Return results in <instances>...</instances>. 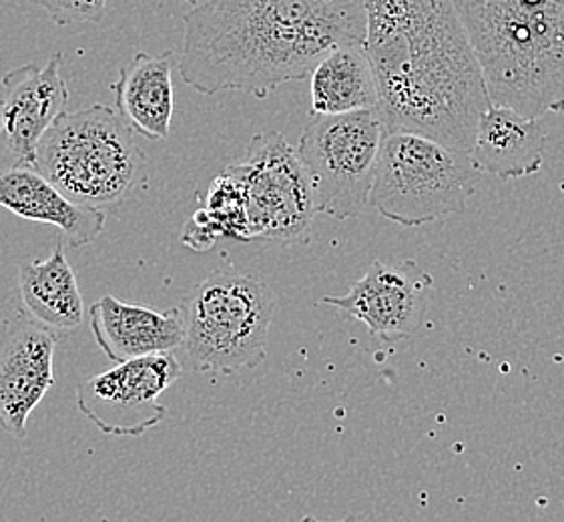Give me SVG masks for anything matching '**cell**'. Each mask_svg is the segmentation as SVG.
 Instances as JSON below:
<instances>
[{
    "label": "cell",
    "instance_id": "1",
    "mask_svg": "<svg viewBox=\"0 0 564 522\" xmlns=\"http://www.w3.org/2000/svg\"><path fill=\"white\" fill-rule=\"evenodd\" d=\"M364 46L386 133L473 149L492 102L454 0H366Z\"/></svg>",
    "mask_w": 564,
    "mask_h": 522
},
{
    "label": "cell",
    "instance_id": "2",
    "mask_svg": "<svg viewBox=\"0 0 564 522\" xmlns=\"http://www.w3.org/2000/svg\"><path fill=\"white\" fill-rule=\"evenodd\" d=\"M183 23L181 79L202 95L265 99L312 77L332 51L364 43L366 0H197Z\"/></svg>",
    "mask_w": 564,
    "mask_h": 522
},
{
    "label": "cell",
    "instance_id": "3",
    "mask_svg": "<svg viewBox=\"0 0 564 522\" xmlns=\"http://www.w3.org/2000/svg\"><path fill=\"white\" fill-rule=\"evenodd\" d=\"M490 102L531 119L564 111V0H454Z\"/></svg>",
    "mask_w": 564,
    "mask_h": 522
},
{
    "label": "cell",
    "instance_id": "4",
    "mask_svg": "<svg viewBox=\"0 0 564 522\" xmlns=\"http://www.w3.org/2000/svg\"><path fill=\"white\" fill-rule=\"evenodd\" d=\"M33 165L73 202L97 209L121 204L148 182L135 129L101 102L61 115L34 151Z\"/></svg>",
    "mask_w": 564,
    "mask_h": 522
},
{
    "label": "cell",
    "instance_id": "5",
    "mask_svg": "<svg viewBox=\"0 0 564 522\" xmlns=\"http://www.w3.org/2000/svg\"><path fill=\"white\" fill-rule=\"evenodd\" d=\"M181 363L202 374H236L268 356L275 302L251 273L215 272L185 295Z\"/></svg>",
    "mask_w": 564,
    "mask_h": 522
},
{
    "label": "cell",
    "instance_id": "6",
    "mask_svg": "<svg viewBox=\"0 0 564 522\" xmlns=\"http://www.w3.org/2000/svg\"><path fill=\"white\" fill-rule=\"evenodd\" d=\"M478 182L470 151L416 133H386L370 205L402 228L460 216Z\"/></svg>",
    "mask_w": 564,
    "mask_h": 522
},
{
    "label": "cell",
    "instance_id": "7",
    "mask_svg": "<svg viewBox=\"0 0 564 522\" xmlns=\"http://www.w3.org/2000/svg\"><path fill=\"white\" fill-rule=\"evenodd\" d=\"M384 137L378 109L310 113L297 155L310 175L317 214L334 219L364 214Z\"/></svg>",
    "mask_w": 564,
    "mask_h": 522
},
{
    "label": "cell",
    "instance_id": "8",
    "mask_svg": "<svg viewBox=\"0 0 564 522\" xmlns=\"http://www.w3.org/2000/svg\"><path fill=\"white\" fill-rule=\"evenodd\" d=\"M246 185L249 231L253 239L304 243L316 216V202L304 163L278 131L258 133L246 157L234 165Z\"/></svg>",
    "mask_w": 564,
    "mask_h": 522
},
{
    "label": "cell",
    "instance_id": "9",
    "mask_svg": "<svg viewBox=\"0 0 564 522\" xmlns=\"http://www.w3.org/2000/svg\"><path fill=\"white\" fill-rule=\"evenodd\" d=\"M183 363L175 354H153L115 363L77 388V406L107 436L139 438L165 418L161 394L180 380Z\"/></svg>",
    "mask_w": 564,
    "mask_h": 522
},
{
    "label": "cell",
    "instance_id": "10",
    "mask_svg": "<svg viewBox=\"0 0 564 522\" xmlns=\"http://www.w3.org/2000/svg\"><path fill=\"white\" fill-rule=\"evenodd\" d=\"M58 336L23 307L0 316V428L23 441L36 406L55 384Z\"/></svg>",
    "mask_w": 564,
    "mask_h": 522
},
{
    "label": "cell",
    "instance_id": "11",
    "mask_svg": "<svg viewBox=\"0 0 564 522\" xmlns=\"http://www.w3.org/2000/svg\"><path fill=\"white\" fill-rule=\"evenodd\" d=\"M432 284V275L416 261H373L348 294L326 295L322 304L338 307L361 322L376 338L395 344L412 338L422 326Z\"/></svg>",
    "mask_w": 564,
    "mask_h": 522
},
{
    "label": "cell",
    "instance_id": "12",
    "mask_svg": "<svg viewBox=\"0 0 564 522\" xmlns=\"http://www.w3.org/2000/svg\"><path fill=\"white\" fill-rule=\"evenodd\" d=\"M68 89L63 55L55 53L45 67L23 65L0 80V139L17 161L33 163L41 139L67 111Z\"/></svg>",
    "mask_w": 564,
    "mask_h": 522
},
{
    "label": "cell",
    "instance_id": "13",
    "mask_svg": "<svg viewBox=\"0 0 564 522\" xmlns=\"http://www.w3.org/2000/svg\"><path fill=\"white\" fill-rule=\"evenodd\" d=\"M97 346L111 362H127L153 354H177L185 340L183 309H153L105 295L89 309Z\"/></svg>",
    "mask_w": 564,
    "mask_h": 522
},
{
    "label": "cell",
    "instance_id": "14",
    "mask_svg": "<svg viewBox=\"0 0 564 522\" xmlns=\"http://www.w3.org/2000/svg\"><path fill=\"white\" fill-rule=\"evenodd\" d=\"M0 207L17 217L57 228L68 248L89 246L101 236L107 221L102 209L73 202L33 163L23 161L0 171Z\"/></svg>",
    "mask_w": 564,
    "mask_h": 522
},
{
    "label": "cell",
    "instance_id": "15",
    "mask_svg": "<svg viewBox=\"0 0 564 522\" xmlns=\"http://www.w3.org/2000/svg\"><path fill=\"white\" fill-rule=\"evenodd\" d=\"M544 145L546 133L541 119L490 105L476 129L470 160L478 173L519 180L541 171Z\"/></svg>",
    "mask_w": 564,
    "mask_h": 522
},
{
    "label": "cell",
    "instance_id": "16",
    "mask_svg": "<svg viewBox=\"0 0 564 522\" xmlns=\"http://www.w3.org/2000/svg\"><path fill=\"white\" fill-rule=\"evenodd\" d=\"M173 65L171 51L163 55L137 53L111 85L115 109L135 133L151 141L170 137L175 109Z\"/></svg>",
    "mask_w": 564,
    "mask_h": 522
},
{
    "label": "cell",
    "instance_id": "17",
    "mask_svg": "<svg viewBox=\"0 0 564 522\" xmlns=\"http://www.w3.org/2000/svg\"><path fill=\"white\" fill-rule=\"evenodd\" d=\"M17 285L21 306L39 324L55 331H73L83 324V295L63 243L46 260L23 263Z\"/></svg>",
    "mask_w": 564,
    "mask_h": 522
},
{
    "label": "cell",
    "instance_id": "18",
    "mask_svg": "<svg viewBox=\"0 0 564 522\" xmlns=\"http://www.w3.org/2000/svg\"><path fill=\"white\" fill-rule=\"evenodd\" d=\"M378 109V85L364 43L339 46L312 70V113Z\"/></svg>",
    "mask_w": 564,
    "mask_h": 522
},
{
    "label": "cell",
    "instance_id": "19",
    "mask_svg": "<svg viewBox=\"0 0 564 522\" xmlns=\"http://www.w3.org/2000/svg\"><path fill=\"white\" fill-rule=\"evenodd\" d=\"M204 211L219 238L251 241L246 185L234 165L215 177L205 199Z\"/></svg>",
    "mask_w": 564,
    "mask_h": 522
},
{
    "label": "cell",
    "instance_id": "20",
    "mask_svg": "<svg viewBox=\"0 0 564 522\" xmlns=\"http://www.w3.org/2000/svg\"><path fill=\"white\" fill-rule=\"evenodd\" d=\"M29 2L48 12V17L61 26L99 23L107 11V0H29Z\"/></svg>",
    "mask_w": 564,
    "mask_h": 522
},
{
    "label": "cell",
    "instance_id": "21",
    "mask_svg": "<svg viewBox=\"0 0 564 522\" xmlns=\"http://www.w3.org/2000/svg\"><path fill=\"white\" fill-rule=\"evenodd\" d=\"M219 239L217 231H215L209 217L202 209H197L193 214L192 219L185 224L183 233H181V241L192 248L193 251H207L209 248H214L215 241Z\"/></svg>",
    "mask_w": 564,
    "mask_h": 522
},
{
    "label": "cell",
    "instance_id": "22",
    "mask_svg": "<svg viewBox=\"0 0 564 522\" xmlns=\"http://www.w3.org/2000/svg\"><path fill=\"white\" fill-rule=\"evenodd\" d=\"M183 2H189V4H193V2H197V0H183Z\"/></svg>",
    "mask_w": 564,
    "mask_h": 522
}]
</instances>
